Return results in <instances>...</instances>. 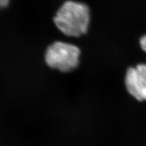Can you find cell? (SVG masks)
Returning a JSON list of instances; mask_svg holds the SVG:
<instances>
[{"label": "cell", "mask_w": 146, "mask_h": 146, "mask_svg": "<svg viewBox=\"0 0 146 146\" xmlns=\"http://www.w3.org/2000/svg\"><path fill=\"white\" fill-rule=\"evenodd\" d=\"M90 21V12L86 4L66 1L54 17L58 29L66 35L78 36L86 33Z\"/></svg>", "instance_id": "obj_1"}, {"label": "cell", "mask_w": 146, "mask_h": 146, "mask_svg": "<svg viewBox=\"0 0 146 146\" xmlns=\"http://www.w3.org/2000/svg\"><path fill=\"white\" fill-rule=\"evenodd\" d=\"M81 54L79 48L64 42H55L45 52V62L49 66L62 72H69L77 66Z\"/></svg>", "instance_id": "obj_2"}, {"label": "cell", "mask_w": 146, "mask_h": 146, "mask_svg": "<svg viewBox=\"0 0 146 146\" xmlns=\"http://www.w3.org/2000/svg\"><path fill=\"white\" fill-rule=\"evenodd\" d=\"M125 85L131 96L139 101L146 100V64H139L128 69Z\"/></svg>", "instance_id": "obj_3"}, {"label": "cell", "mask_w": 146, "mask_h": 146, "mask_svg": "<svg viewBox=\"0 0 146 146\" xmlns=\"http://www.w3.org/2000/svg\"><path fill=\"white\" fill-rule=\"evenodd\" d=\"M140 45H141L142 49L146 52V35L142 36L140 39Z\"/></svg>", "instance_id": "obj_4"}, {"label": "cell", "mask_w": 146, "mask_h": 146, "mask_svg": "<svg viewBox=\"0 0 146 146\" xmlns=\"http://www.w3.org/2000/svg\"><path fill=\"white\" fill-rule=\"evenodd\" d=\"M9 3V1L8 0H0V8H5L7 6Z\"/></svg>", "instance_id": "obj_5"}]
</instances>
